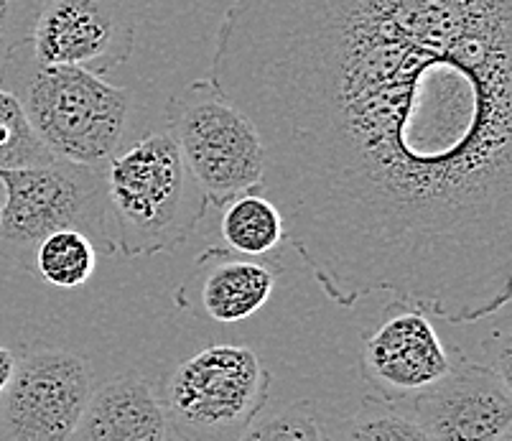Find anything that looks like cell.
<instances>
[{
    "instance_id": "cell-7",
    "label": "cell",
    "mask_w": 512,
    "mask_h": 441,
    "mask_svg": "<svg viewBox=\"0 0 512 441\" xmlns=\"http://www.w3.org/2000/svg\"><path fill=\"white\" fill-rule=\"evenodd\" d=\"M95 388L85 355L31 345L0 396V441H69Z\"/></svg>"
},
{
    "instance_id": "cell-2",
    "label": "cell",
    "mask_w": 512,
    "mask_h": 441,
    "mask_svg": "<svg viewBox=\"0 0 512 441\" xmlns=\"http://www.w3.org/2000/svg\"><path fill=\"white\" fill-rule=\"evenodd\" d=\"M0 87L18 97L54 159L105 166L123 146L130 92L100 74L39 64L26 41L0 69Z\"/></svg>"
},
{
    "instance_id": "cell-18",
    "label": "cell",
    "mask_w": 512,
    "mask_h": 441,
    "mask_svg": "<svg viewBox=\"0 0 512 441\" xmlns=\"http://www.w3.org/2000/svg\"><path fill=\"white\" fill-rule=\"evenodd\" d=\"M39 0H0V69L31 36Z\"/></svg>"
},
{
    "instance_id": "cell-9",
    "label": "cell",
    "mask_w": 512,
    "mask_h": 441,
    "mask_svg": "<svg viewBox=\"0 0 512 441\" xmlns=\"http://www.w3.org/2000/svg\"><path fill=\"white\" fill-rule=\"evenodd\" d=\"M456 357L426 311L393 299L362 334L360 378L375 401L408 403L439 383Z\"/></svg>"
},
{
    "instance_id": "cell-10",
    "label": "cell",
    "mask_w": 512,
    "mask_h": 441,
    "mask_svg": "<svg viewBox=\"0 0 512 441\" xmlns=\"http://www.w3.org/2000/svg\"><path fill=\"white\" fill-rule=\"evenodd\" d=\"M400 406L431 441H500L512 434L510 373L462 352L439 383Z\"/></svg>"
},
{
    "instance_id": "cell-13",
    "label": "cell",
    "mask_w": 512,
    "mask_h": 441,
    "mask_svg": "<svg viewBox=\"0 0 512 441\" xmlns=\"http://www.w3.org/2000/svg\"><path fill=\"white\" fill-rule=\"evenodd\" d=\"M227 250L245 258H268L286 243L283 215L263 192H248L220 207Z\"/></svg>"
},
{
    "instance_id": "cell-8",
    "label": "cell",
    "mask_w": 512,
    "mask_h": 441,
    "mask_svg": "<svg viewBox=\"0 0 512 441\" xmlns=\"http://www.w3.org/2000/svg\"><path fill=\"white\" fill-rule=\"evenodd\" d=\"M138 0H39L29 49L39 64L107 74L136 49Z\"/></svg>"
},
{
    "instance_id": "cell-20",
    "label": "cell",
    "mask_w": 512,
    "mask_h": 441,
    "mask_svg": "<svg viewBox=\"0 0 512 441\" xmlns=\"http://www.w3.org/2000/svg\"><path fill=\"white\" fill-rule=\"evenodd\" d=\"M3 202H6V192H3V184H0V212H3Z\"/></svg>"
},
{
    "instance_id": "cell-6",
    "label": "cell",
    "mask_w": 512,
    "mask_h": 441,
    "mask_svg": "<svg viewBox=\"0 0 512 441\" xmlns=\"http://www.w3.org/2000/svg\"><path fill=\"white\" fill-rule=\"evenodd\" d=\"M166 131L212 207L265 187V148L255 125L212 82L194 80L166 102Z\"/></svg>"
},
{
    "instance_id": "cell-3",
    "label": "cell",
    "mask_w": 512,
    "mask_h": 441,
    "mask_svg": "<svg viewBox=\"0 0 512 441\" xmlns=\"http://www.w3.org/2000/svg\"><path fill=\"white\" fill-rule=\"evenodd\" d=\"M105 187L118 253L125 258H153L181 248L209 207L169 131H151L120 148L105 164Z\"/></svg>"
},
{
    "instance_id": "cell-17",
    "label": "cell",
    "mask_w": 512,
    "mask_h": 441,
    "mask_svg": "<svg viewBox=\"0 0 512 441\" xmlns=\"http://www.w3.org/2000/svg\"><path fill=\"white\" fill-rule=\"evenodd\" d=\"M237 441H329V436L314 403L296 401L258 416Z\"/></svg>"
},
{
    "instance_id": "cell-16",
    "label": "cell",
    "mask_w": 512,
    "mask_h": 441,
    "mask_svg": "<svg viewBox=\"0 0 512 441\" xmlns=\"http://www.w3.org/2000/svg\"><path fill=\"white\" fill-rule=\"evenodd\" d=\"M51 161L54 156L36 136L18 97L0 87V169H34Z\"/></svg>"
},
{
    "instance_id": "cell-5",
    "label": "cell",
    "mask_w": 512,
    "mask_h": 441,
    "mask_svg": "<svg viewBox=\"0 0 512 441\" xmlns=\"http://www.w3.org/2000/svg\"><path fill=\"white\" fill-rule=\"evenodd\" d=\"M176 441H237L271 398V370L245 345H212L186 357L161 383Z\"/></svg>"
},
{
    "instance_id": "cell-15",
    "label": "cell",
    "mask_w": 512,
    "mask_h": 441,
    "mask_svg": "<svg viewBox=\"0 0 512 441\" xmlns=\"http://www.w3.org/2000/svg\"><path fill=\"white\" fill-rule=\"evenodd\" d=\"M332 441V439H329ZM334 441H431L400 403L367 398L342 426Z\"/></svg>"
},
{
    "instance_id": "cell-19",
    "label": "cell",
    "mask_w": 512,
    "mask_h": 441,
    "mask_svg": "<svg viewBox=\"0 0 512 441\" xmlns=\"http://www.w3.org/2000/svg\"><path fill=\"white\" fill-rule=\"evenodd\" d=\"M16 365H18V355L8 347L0 345V396L3 391L8 388V383L13 380V373H16Z\"/></svg>"
},
{
    "instance_id": "cell-14",
    "label": "cell",
    "mask_w": 512,
    "mask_h": 441,
    "mask_svg": "<svg viewBox=\"0 0 512 441\" xmlns=\"http://www.w3.org/2000/svg\"><path fill=\"white\" fill-rule=\"evenodd\" d=\"M97 261H100V253L87 235L77 230H62L36 245L34 271L49 286L79 289L92 278Z\"/></svg>"
},
{
    "instance_id": "cell-1",
    "label": "cell",
    "mask_w": 512,
    "mask_h": 441,
    "mask_svg": "<svg viewBox=\"0 0 512 441\" xmlns=\"http://www.w3.org/2000/svg\"><path fill=\"white\" fill-rule=\"evenodd\" d=\"M212 82L332 304L451 324L512 296V0H232Z\"/></svg>"
},
{
    "instance_id": "cell-4",
    "label": "cell",
    "mask_w": 512,
    "mask_h": 441,
    "mask_svg": "<svg viewBox=\"0 0 512 441\" xmlns=\"http://www.w3.org/2000/svg\"><path fill=\"white\" fill-rule=\"evenodd\" d=\"M6 192L0 212V253L34 271L36 245L62 230H77L100 255L118 253V230L107 199L105 166L54 159L34 169H0Z\"/></svg>"
},
{
    "instance_id": "cell-11",
    "label": "cell",
    "mask_w": 512,
    "mask_h": 441,
    "mask_svg": "<svg viewBox=\"0 0 512 441\" xmlns=\"http://www.w3.org/2000/svg\"><path fill=\"white\" fill-rule=\"evenodd\" d=\"M278 276L281 266L276 263L207 248L176 289V304L212 322L237 324L271 301Z\"/></svg>"
},
{
    "instance_id": "cell-12",
    "label": "cell",
    "mask_w": 512,
    "mask_h": 441,
    "mask_svg": "<svg viewBox=\"0 0 512 441\" xmlns=\"http://www.w3.org/2000/svg\"><path fill=\"white\" fill-rule=\"evenodd\" d=\"M161 398L138 370L113 375L92 388L69 441H171Z\"/></svg>"
}]
</instances>
